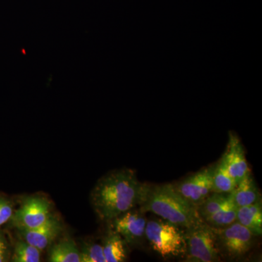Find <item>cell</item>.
<instances>
[{
    "label": "cell",
    "mask_w": 262,
    "mask_h": 262,
    "mask_svg": "<svg viewBox=\"0 0 262 262\" xmlns=\"http://www.w3.org/2000/svg\"><path fill=\"white\" fill-rule=\"evenodd\" d=\"M80 253L81 262H106L101 245L84 243Z\"/></svg>",
    "instance_id": "d6986e66"
},
{
    "label": "cell",
    "mask_w": 262,
    "mask_h": 262,
    "mask_svg": "<svg viewBox=\"0 0 262 262\" xmlns=\"http://www.w3.org/2000/svg\"><path fill=\"white\" fill-rule=\"evenodd\" d=\"M145 237L163 258L183 257L186 253L184 229L163 220L147 221Z\"/></svg>",
    "instance_id": "3957f363"
},
{
    "label": "cell",
    "mask_w": 262,
    "mask_h": 262,
    "mask_svg": "<svg viewBox=\"0 0 262 262\" xmlns=\"http://www.w3.org/2000/svg\"><path fill=\"white\" fill-rule=\"evenodd\" d=\"M8 256V247L4 237L0 234V262L7 261Z\"/></svg>",
    "instance_id": "44dd1931"
},
{
    "label": "cell",
    "mask_w": 262,
    "mask_h": 262,
    "mask_svg": "<svg viewBox=\"0 0 262 262\" xmlns=\"http://www.w3.org/2000/svg\"><path fill=\"white\" fill-rule=\"evenodd\" d=\"M237 207L234 201L229 203L218 213L203 220L213 227H223L237 221Z\"/></svg>",
    "instance_id": "e0dca14e"
},
{
    "label": "cell",
    "mask_w": 262,
    "mask_h": 262,
    "mask_svg": "<svg viewBox=\"0 0 262 262\" xmlns=\"http://www.w3.org/2000/svg\"><path fill=\"white\" fill-rule=\"evenodd\" d=\"M148 185L141 182L131 169L114 170L96 183L91 193V203L100 220L110 222L140 206Z\"/></svg>",
    "instance_id": "6da1fadb"
},
{
    "label": "cell",
    "mask_w": 262,
    "mask_h": 262,
    "mask_svg": "<svg viewBox=\"0 0 262 262\" xmlns=\"http://www.w3.org/2000/svg\"><path fill=\"white\" fill-rule=\"evenodd\" d=\"M237 222L249 229L257 237L261 236L262 234L261 199L253 204L237 208Z\"/></svg>",
    "instance_id": "4fadbf2b"
},
{
    "label": "cell",
    "mask_w": 262,
    "mask_h": 262,
    "mask_svg": "<svg viewBox=\"0 0 262 262\" xmlns=\"http://www.w3.org/2000/svg\"><path fill=\"white\" fill-rule=\"evenodd\" d=\"M139 207L144 213L151 212L183 229L203 220L198 207L181 195L172 184H149L145 198Z\"/></svg>",
    "instance_id": "7a4b0ae2"
},
{
    "label": "cell",
    "mask_w": 262,
    "mask_h": 262,
    "mask_svg": "<svg viewBox=\"0 0 262 262\" xmlns=\"http://www.w3.org/2000/svg\"><path fill=\"white\" fill-rule=\"evenodd\" d=\"M222 158L229 173L237 183L251 172L242 142L233 133H229L227 149Z\"/></svg>",
    "instance_id": "9c48e42d"
},
{
    "label": "cell",
    "mask_w": 262,
    "mask_h": 262,
    "mask_svg": "<svg viewBox=\"0 0 262 262\" xmlns=\"http://www.w3.org/2000/svg\"><path fill=\"white\" fill-rule=\"evenodd\" d=\"M110 222L112 229L120 234L127 245L139 244L145 237L147 220L140 209L133 208Z\"/></svg>",
    "instance_id": "ba28073f"
},
{
    "label": "cell",
    "mask_w": 262,
    "mask_h": 262,
    "mask_svg": "<svg viewBox=\"0 0 262 262\" xmlns=\"http://www.w3.org/2000/svg\"><path fill=\"white\" fill-rule=\"evenodd\" d=\"M49 202L44 198H28L13 213L12 224L18 230L32 229L44 225L52 216Z\"/></svg>",
    "instance_id": "52a82bcc"
},
{
    "label": "cell",
    "mask_w": 262,
    "mask_h": 262,
    "mask_svg": "<svg viewBox=\"0 0 262 262\" xmlns=\"http://www.w3.org/2000/svg\"><path fill=\"white\" fill-rule=\"evenodd\" d=\"M127 243L117 232L111 229L103 241V251L106 262H123L128 256Z\"/></svg>",
    "instance_id": "7c38bea8"
},
{
    "label": "cell",
    "mask_w": 262,
    "mask_h": 262,
    "mask_svg": "<svg viewBox=\"0 0 262 262\" xmlns=\"http://www.w3.org/2000/svg\"><path fill=\"white\" fill-rule=\"evenodd\" d=\"M61 230V222L52 215L44 225L35 229H22L19 232L23 241L42 251L53 243Z\"/></svg>",
    "instance_id": "30bf717a"
},
{
    "label": "cell",
    "mask_w": 262,
    "mask_h": 262,
    "mask_svg": "<svg viewBox=\"0 0 262 262\" xmlns=\"http://www.w3.org/2000/svg\"><path fill=\"white\" fill-rule=\"evenodd\" d=\"M213 182V192L230 193L237 186V182L229 173L222 158L215 164Z\"/></svg>",
    "instance_id": "2e32d148"
},
{
    "label": "cell",
    "mask_w": 262,
    "mask_h": 262,
    "mask_svg": "<svg viewBox=\"0 0 262 262\" xmlns=\"http://www.w3.org/2000/svg\"><path fill=\"white\" fill-rule=\"evenodd\" d=\"M214 168L215 164H213L184 179L179 184H173L176 190L193 205L199 206L213 192Z\"/></svg>",
    "instance_id": "8992f818"
},
{
    "label": "cell",
    "mask_w": 262,
    "mask_h": 262,
    "mask_svg": "<svg viewBox=\"0 0 262 262\" xmlns=\"http://www.w3.org/2000/svg\"><path fill=\"white\" fill-rule=\"evenodd\" d=\"M13 214V205L5 198H0V227L11 220Z\"/></svg>",
    "instance_id": "ffe728a7"
},
{
    "label": "cell",
    "mask_w": 262,
    "mask_h": 262,
    "mask_svg": "<svg viewBox=\"0 0 262 262\" xmlns=\"http://www.w3.org/2000/svg\"><path fill=\"white\" fill-rule=\"evenodd\" d=\"M186 241L185 261L215 262L221 261L216 236L213 227L204 221L184 229Z\"/></svg>",
    "instance_id": "277c9868"
},
{
    "label": "cell",
    "mask_w": 262,
    "mask_h": 262,
    "mask_svg": "<svg viewBox=\"0 0 262 262\" xmlns=\"http://www.w3.org/2000/svg\"><path fill=\"white\" fill-rule=\"evenodd\" d=\"M232 201L231 193H211L206 201L198 207V213L202 220H206L220 212Z\"/></svg>",
    "instance_id": "9a60e30c"
},
{
    "label": "cell",
    "mask_w": 262,
    "mask_h": 262,
    "mask_svg": "<svg viewBox=\"0 0 262 262\" xmlns=\"http://www.w3.org/2000/svg\"><path fill=\"white\" fill-rule=\"evenodd\" d=\"M230 193L237 208L253 204L261 199L259 189L251 172L237 183V186Z\"/></svg>",
    "instance_id": "8fae6325"
},
{
    "label": "cell",
    "mask_w": 262,
    "mask_h": 262,
    "mask_svg": "<svg viewBox=\"0 0 262 262\" xmlns=\"http://www.w3.org/2000/svg\"><path fill=\"white\" fill-rule=\"evenodd\" d=\"M49 261L81 262L80 250L73 239H63L51 248Z\"/></svg>",
    "instance_id": "5bb4252c"
},
{
    "label": "cell",
    "mask_w": 262,
    "mask_h": 262,
    "mask_svg": "<svg viewBox=\"0 0 262 262\" xmlns=\"http://www.w3.org/2000/svg\"><path fill=\"white\" fill-rule=\"evenodd\" d=\"M41 251L22 239L17 243L15 246L14 256L13 261L15 262H39L40 261Z\"/></svg>",
    "instance_id": "ac0fdd59"
},
{
    "label": "cell",
    "mask_w": 262,
    "mask_h": 262,
    "mask_svg": "<svg viewBox=\"0 0 262 262\" xmlns=\"http://www.w3.org/2000/svg\"><path fill=\"white\" fill-rule=\"evenodd\" d=\"M213 229L221 257L229 259H238L247 254L257 237L237 221L226 227Z\"/></svg>",
    "instance_id": "5b68a950"
}]
</instances>
